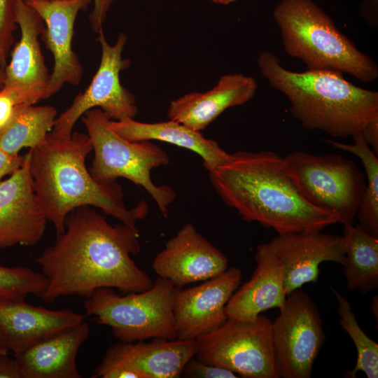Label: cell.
Masks as SVG:
<instances>
[{
	"instance_id": "obj_33",
	"label": "cell",
	"mask_w": 378,
	"mask_h": 378,
	"mask_svg": "<svg viewBox=\"0 0 378 378\" xmlns=\"http://www.w3.org/2000/svg\"><path fill=\"white\" fill-rule=\"evenodd\" d=\"M358 14L373 29L378 27V0H361Z\"/></svg>"
},
{
	"instance_id": "obj_14",
	"label": "cell",
	"mask_w": 378,
	"mask_h": 378,
	"mask_svg": "<svg viewBox=\"0 0 378 378\" xmlns=\"http://www.w3.org/2000/svg\"><path fill=\"white\" fill-rule=\"evenodd\" d=\"M47 222L34 191L28 151L21 166L0 181V248L34 246Z\"/></svg>"
},
{
	"instance_id": "obj_26",
	"label": "cell",
	"mask_w": 378,
	"mask_h": 378,
	"mask_svg": "<svg viewBox=\"0 0 378 378\" xmlns=\"http://www.w3.org/2000/svg\"><path fill=\"white\" fill-rule=\"evenodd\" d=\"M353 144L326 140L335 148L357 156L365 172L367 183L357 211L358 225L365 232L378 238V158L367 144L361 133L354 135Z\"/></svg>"
},
{
	"instance_id": "obj_12",
	"label": "cell",
	"mask_w": 378,
	"mask_h": 378,
	"mask_svg": "<svg viewBox=\"0 0 378 378\" xmlns=\"http://www.w3.org/2000/svg\"><path fill=\"white\" fill-rule=\"evenodd\" d=\"M241 277V270L231 267L197 286L180 288L173 303L176 339L195 340L221 326L227 319L225 305Z\"/></svg>"
},
{
	"instance_id": "obj_17",
	"label": "cell",
	"mask_w": 378,
	"mask_h": 378,
	"mask_svg": "<svg viewBox=\"0 0 378 378\" xmlns=\"http://www.w3.org/2000/svg\"><path fill=\"white\" fill-rule=\"evenodd\" d=\"M268 244L283 266L287 295L304 284L316 282L323 262H344L343 236L321 231L278 234Z\"/></svg>"
},
{
	"instance_id": "obj_8",
	"label": "cell",
	"mask_w": 378,
	"mask_h": 378,
	"mask_svg": "<svg viewBox=\"0 0 378 378\" xmlns=\"http://www.w3.org/2000/svg\"><path fill=\"white\" fill-rule=\"evenodd\" d=\"M288 173L302 197L336 215L339 223L353 224L365 189L356 164L336 154L295 150L284 158Z\"/></svg>"
},
{
	"instance_id": "obj_6",
	"label": "cell",
	"mask_w": 378,
	"mask_h": 378,
	"mask_svg": "<svg viewBox=\"0 0 378 378\" xmlns=\"http://www.w3.org/2000/svg\"><path fill=\"white\" fill-rule=\"evenodd\" d=\"M81 119L94 153L89 171L92 176L102 183L130 180L148 192L167 218L176 194L168 186H156L150 176L153 169L169 163L167 152L150 141L124 139L112 130L111 119L99 108L87 111Z\"/></svg>"
},
{
	"instance_id": "obj_22",
	"label": "cell",
	"mask_w": 378,
	"mask_h": 378,
	"mask_svg": "<svg viewBox=\"0 0 378 378\" xmlns=\"http://www.w3.org/2000/svg\"><path fill=\"white\" fill-rule=\"evenodd\" d=\"M84 321L64 329L15 356L22 378H80L79 349L90 335Z\"/></svg>"
},
{
	"instance_id": "obj_36",
	"label": "cell",
	"mask_w": 378,
	"mask_h": 378,
	"mask_svg": "<svg viewBox=\"0 0 378 378\" xmlns=\"http://www.w3.org/2000/svg\"><path fill=\"white\" fill-rule=\"evenodd\" d=\"M361 134L375 154L378 155V118L369 122Z\"/></svg>"
},
{
	"instance_id": "obj_29",
	"label": "cell",
	"mask_w": 378,
	"mask_h": 378,
	"mask_svg": "<svg viewBox=\"0 0 378 378\" xmlns=\"http://www.w3.org/2000/svg\"><path fill=\"white\" fill-rule=\"evenodd\" d=\"M17 28L16 0H0V60L6 65Z\"/></svg>"
},
{
	"instance_id": "obj_19",
	"label": "cell",
	"mask_w": 378,
	"mask_h": 378,
	"mask_svg": "<svg viewBox=\"0 0 378 378\" xmlns=\"http://www.w3.org/2000/svg\"><path fill=\"white\" fill-rule=\"evenodd\" d=\"M196 351V340L153 338L149 342H119L106 350L97 367L122 368L136 373L139 378H177Z\"/></svg>"
},
{
	"instance_id": "obj_15",
	"label": "cell",
	"mask_w": 378,
	"mask_h": 378,
	"mask_svg": "<svg viewBox=\"0 0 378 378\" xmlns=\"http://www.w3.org/2000/svg\"><path fill=\"white\" fill-rule=\"evenodd\" d=\"M152 267L158 276L182 288L220 274L228 268V260L193 225L187 223L167 241Z\"/></svg>"
},
{
	"instance_id": "obj_27",
	"label": "cell",
	"mask_w": 378,
	"mask_h": 378,
	"mask_svg": "<svg viewBox=\"0 0 378 378\" xmlns=\"http://www.w3.org/2000/svg\"><path fill=\"white\" fill-rule=\"evenodd\" d=\"M330 288L338 302L337 314L342 328L354 342L357 350V359L347 377H356L357 372H363L368 378L378 377V344L370 338L360 327L349 300L337 290Z\"/></svg>"
},
{
	"instance_id": "obj_24",
	"label": "cell",
	"mask_w": 378,
	"mask_h": 378,
	"mask_svg": "<svg viewBox=\"0 0 378 378\" xmlns=\"http://www.w3.org/2000/svg\"><path fill=\"white\" fill-rule=\"evenodd\" d=\"M345 258L344 274L346 288L362 293L378 287V238L358 225H344Z\"/></svg>"
},
{
	"instance_id": "obj_32",
	"label": "cell",
	"mask_w": 378,
	"mask_h": 378,
	"mask_svg": "<svg viewBox=\"0 0 378 378\" xmlns=\"http://www.w3.org/2000/svg\"><path fill=\"white\" fill-rule=\"evenodd\" d=\"M115 0H92L93 6L88 19L92 31L98 34L103 30L108 12Z\"/></svg>"
},
{
	"instance_id": "obj_38",
	"label": "cell",
	"mask_w": 378,
	"mask_h": 378,
	"mask_svg": "<svg viewBox=\"0 0 378 378\" xmlns=\"http://www.w3.org/2000/svg\"><path fill=\"white\" fill-rule=\"evenodd\" d=\"M211 1L218 4L228 5L230 4L237 1V0H211Z\"/></svg>"
},
{
	"instance_id": "obj_11",
	"label": "cell",
	"mask_w": 378,
	"mask_h": 378,
	"mask_svg": "<svg viewBox=\"0 0 378 378\" xmlns=\"http://www.w3.org/2000/svg\"><path fill=\"white\" fill-rule=\"evenodd\" d=\"M101 45L99 66L90 85L74 99L70 106L57 117L50 133L60 139L69 138L80 118L88 110L99 108L111 120L134 118L138 111L135 97L122 85L120 74L130 65L122 58V50L127 41L125 33H120L116 42L110 45L103 30L97 34Z\"/></svg>"
},
{
	"instance_id": "obj_5",
	"label": "cell",
	"mask_w": 378,
	"mask_h": 378,
	"mask_svg": "<svg viewBox=\"0 0 378 378\" xmlns=\"http://www.w3.org/2000/svg\"><path fill=\"white\" fill-rule=\"evenodd\" d=\"M272 15L285 52L302 62L307 71L347 74L365 83L378 78L375 62L312 0H281Z\"/></svg>"
},
{
	"instance_id": "obj_4",
	"label": "cell",
	"mask_w": 378,
	"mask_h": 378,
	"mask_svg": "<svg viewBox=\"0 0 378 378\" xmlns=\"http://www.w3.org/2000/svg\"><path fill=\"white\" fill-rule=\"evenodd\" d=\"M257 64L270 85L287 97L290 113L307 130L332 137L353 136L378 118V92L351 83L342 74L292 71L270 51L260 53Z\"/></svg>"
},
{
	"instance_id": "obj_13",
	"label": "cell",
	"mask_w": 378,
	"mask_h": 378,
	"mask_svg": "<svg viewBox=\"0 0 378 378\" xmlns=\"http://www.w3.org/2000/svg\"><path fill=\"white\" fill-rule=\"evenodd\" d=\"M45 24L41 34L46 48L52 55L54 64L47 86L46 99L57 92L65 83L78 85L83 69L72 49L74 24L80 10L92 0H24Z\"/></svg>"
},
{
	"instance_id": "obj_18",
	"label": "cell",
	"mask_w": 378,
	"mask_h": 378,
	"mask_svg": "<svg viewBox=\"0 0 378 378\" xmlns=\"http://www.w3.org/2000/svg\"><path fill=\"white\" fill-rule=\"evenodd\" d=\"M25 297L0 298V351L14 356L43 340L84 321L67 309H48L27 303Z\"/></svg>"
},
{
	"instance_id": "obj_28",
	"label": "cell",
	"mask_w": 378,
	"mask_h": 378,
	"mask_svg": "<svg viewBox=\"0 0 378 378\" xmlns=\"http://www.w3.org/2000/svg\"><path fill=\"white\" fill-rule=\"evenodd\" d=\"M47 284L43 273L30 267L0 265V298L33 295L41 299Z\"/></svg>"
},
{
	"instance_id": "obj_7",
	"label": "cell",
	"mask_w": 378,
	"mask_h": 378,
	"mask_svg": "<svg viewBox=\"0 0 378 378\" xmlns=\"http://www.w3.org/2000/svg\"><path fill=\"white\" fill-rule=\"evenodd\" d=\"M180 288L158 276L149 289L125 295L111 288H98L87 298L83 307L86 316L108 326L119 342L176 340L173 303Z\"/></svg>"
},
{
	"instance_id": "obj_23",
	"label": "cell",
	"mask_w": 378,
	"mask_h": 378,
	"mask_svg": "<svg viewBox=\"0 0 378 378\" xmlns=\"http://www.w3.org/2000/svg\"><path fill=\"white\" fill-rule=\"evenodd\" d=\"M110 126L118 134L130 141L158 140L193 151L201 157L209 172L227 162L232 156L216 141L172 120L146 123L127 118L110 120Z\"/></svg>"
},
{
	"instance_id": "obj_20",
	"label": "cell",
	"mask_w": 378,
	"mask_h": 378,
	"mask_svg": "<svg viewBox=\"0 0 378 378\" xmlns=\"http://www.w3.org/2000/svg\"><path fill=\"white\" fill-rule=\"evenodd\" d=\"M258 88L256 80L251 76L225 74L206 92H192L172 100L167 109V117L200 132L227 108L251 100Z\"/></svg>"
},
{
	"instance_id": "obj_34",
	"label": "cell",
	"mask_w": 378,
	"mask_h": 378,
	"mask_svg": "<svg viewBox=\"0 0 378 378\" xmlns=\"http://www.w3.org/2000/svg\"><path fill=\"white\" fill-rule=\"evenodd\" d=\"M24 155H12L0 149V181L7 175H10L22 164Z\"/></svg>"
},
{
	"instance_id": "obj_9",
	"label": "cell",
	"mask_w": 378,
	"mask_h": 378,
	"mask_svg": "<svg viewBox=\"0 0 378 378\" xmlns=\"http://www.w3.org/2000/svg\"><path fill=\"white\" fill-rule=\"evenodd\" d=\"M272 321L227 318L218 328L196 339L195 357L246 378H278Z\"/></svg>"
},
{
	"instance_id": "obj_10",
	"label": "cell",
	"mask_w": 378,
	"mask_h": 378,
	"mask_svg": "<svg viewBox=\"0 0 378 378\" xmlns=\"http://www.w3.org/2000/svg\"><path fill=\"white\" fill-rule=\"evenodd\" d=\"M272 322V342L279 377L309 378L325 341L320 312L300 288L287 295Z\"/></svg>"
},
{
	"instance_id": "obj_1",
	"label": "cell",
	"mask_w": 378,
	"mask_h": 378,
	"mask_svg": "<svg viewBox=\"0 0 378 378\" xmlns=\"http://www.w3.org/2000/svg\"><path fill=\"white\" fill-rule=\"evenodd\" d=\"M140 251L136 227L112 225L91 206L77 207L55 244L35 258L48 281L41 299L52 303L60 297L88 298L101 288L146 290L153 281L132 258Z\"/></svg>"
},
{
	"instance_id": "obj_39",
	"label": "cell",
	"mask_w": 378,
	"mask_h": 378,
	"mask_svg": "<svg viewBox=\"0 0 378 378\" xmlns=\"http://www.w3.org/2000/svg\"><path fill=\"white\" fill-rule=\"evenodd\" d=\"M46 1H60V0H46Z\"/></svg>"
},
{
	"instance_id": "obj_31",
	"label": "cell",
	"mask_w": 378,
	"mask_h": 378,
	"mask_svg": "<svg viewBox=\"0 0 378 378\" xmlns=\"http://www.w3.org/2000/svg\"><path fill=\"white\" fill-rule=\"evenodd\" d=\"M21 104H24L14 90L8 88L0 90V130L10 121Z\"/></svg>"
},
{
	"instance_id": "obj_2",
	"label": "cell",
	"mask_w": 378,
	"mask_h": 378,
	"mask_svg": "<svg viewBox=\"0 0 378 378\" xmlns=\"http://www.w3.org/2000/svg\"><path fill=\"white\" fill-rule=\"evenodd\" d=\"M209 173L221 200L247 222L278 234L320 232L338 217L310 204L290 178L284 158L272 150L238 151Z\"/></svg>"
},
{
	"instance_id": "obj_16",
	"label": "cell",
	"mask_w": 378,
	"mask_h": 378,
	"mask_svg": "<svg viewBox=\"0 0 378 378\" xmlns=\"http://www.w3.org/2000/svg\"><path fill=\"white\" fill-rule=\"evenodd\" d=\"M16 22L20 38L14 45L6 65L4 88L15 90L29 105L46 99L50 74L41 52L38 37L45 24L24 0H16Z\"/></svg>"
},
{
	"instance_id": "obj_3",
	"label": "cell",
	"mask_w": 378,
	"mask_h": 378,
	"mask_svg": "<svg viewBox=\"0 0 378 378\" xmlns=\"http://www.w3.org/2000/svg\"><path fill=\"white\" fill-rule=\"evenodd\" d=\"M92 150L88 134L74 132L67 139L49 132L43 142L29 150L34 191L56 235L64 232L68 214L79 206L99 208L132 227L148 214L144 200L131 209L126 207L122 186L116 181L102 183L92 176L85 159Z\"/></svg>"
},
{
	"instance_id": "obj_21",
	"label": "cell",
	"mask_w": 378,
	"mask_h": 378,
	"mask_svg": "<svg viewBox=\"0 0 378 378\" xmlns=\"http://www.w3.org/2000/svg\"><path fill=\"white\" fill-rule=\"evenodd\" d=\"M254 260L256 266L250 279L225 305L227 318L253 320L267 309L281 308L285 302L283 266L268 243L257 246Z\"/></svg>"
},
{
	"instance_id": "obj_25",
	"label": "cell",
	"mask_w": 378,
	"mask_h": 378,
	"mask_svg": "<svg viewBox=\"0 0 378 378\" xmlns=\"http://www.w3.org/2000/svg\"><path fill=\"white\" fill-rule=\"evenodd\" d=\"M56 118L57 110L52 106L19 105L0 130V149L18 155L24 147L35 148L51 131Z\"/></svg>"
},
{
	"instance_id": "obj_37",
	"label": "cell",
	"mask_w": 378,
	"mask_h": 378,
	"mask_svg": "<svg viewBox=\"0 0 378 378\" xmlns=\"http://www.w3.org/2000/svg\"><path fill=\"white\" fill-rule=\"evenodd\" d=\"M6 80V64L0 60V90L4 86Z\"/></svg>"
},
{
	"instance_id": "obj_30",
	"label": "cell",
	"mask_w": 378,
	"mask_h": 378,
	"mask_svg": "<svg viewBox=\"0 0 378 378\" xmlns=\"http://www.w3.org/2000/svg\"><path fill=\"white\" fill-rule=\"evenodd\" d=\"M181 375L186 377L199 378L239 377L236 373L227 369L206 363L195 357L192 358L186 364Z\"/></svg>"
},
{
	"instance_id": "obj_35",
	"label": "cell",
	"mask_w": 378,
	"mask_h": 378,
	"mask_svg": "<svg viewBox=\"0 0 378 378\" xmlns=\"http://www.w3.org/2000/svg\"><path fill=\"white\" fill-rule=\"evenodd\" d=\"M0 378H22L16 359L0 351Z\"/></svg>"
}]
</instances>
